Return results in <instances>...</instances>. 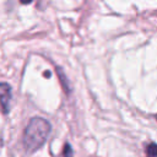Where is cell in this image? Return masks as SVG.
I'll list each match as a JSON object with an SVG mask.
<instances>
[{
  "mask_svg": "<svg viewBox=\"0 0 157 157\" xmlns=\"http://www.w3.org/2000/svg\"><path fill=\"white\" fill-rule=\"evenodd\" d=\"M146 157H157V144L150 142L146 146Z\"/></svg>",
  "mask_w": 157,
  "mask_h": 157,
  "instance_id": "3",
  "label": "cell"
},
{
  "mask_svg": "<svg viewBox=\"0 0 157 157\" xmlns=\"http://www.w3.org/2000/svg\"><path fill=\"white\" fill-rule=\"evenodd\" d=\"M155 118H156V119H157V115H156V117H155Z\"/></svg>",
  "mask_w": 157,
  "mask_h": 157,
  "instance_id": "6",
  "label": "cell"
},
{
  "mask_svg": "<svg viewBox=\"0 0 157 157\" xmlns=\"http://www.w3.org/2000/svg\"><path fill=\"white\" fill-rule=\"evenodd\" d=\"M32 1H33V0H20V2H21V4H25V5H26V4H29V2H32Z\"/></svg>",
  "mask_w": 157,
  "mask_h": 157,
  "instance_id": "5",
  "label": "cell"
},
{
  "mask_svg": "<svg viewBox=\"0 0 157 157\" xmlns=\"http://www.w3.org/2000/svg\"><path fill=\"white\" fill-rule=\"evenodd\" d=\"M63 156L64 157H74V152H72V148L69 144H65L64 146V152H63Z\"/></svg>",
  "mask_w": 157,
  "mask_h": 157,
  "instance_id": "4",
  "label": "cell"
},
{
  "mask_svg": "<svg viewBox=\"0 0 157 157\" xmlns=\"http://www.w3.org/2000/svg\"><path fill=\"white\" fill-rule=\"evenodd\" d=\"M11 87L6 82H0V107L4 114H7L10 110L11 103Z\"/></svg>",
  "mask_w": 157,
  "mask_h": 157,
  "instance_id": "2",
  "label": "cell"
},
{
  "mask_svg": "<svg viewBox=\"0 0 157 157\" xmlns=\"http://www.w3.org/2000/svg\"><path fill=\"white\" fill-rule=\"evenodd\" d=\"M50 124L48 120L36 117L32 118L23 132V146L27 152H34L39 150L47 141L50 134Z\"/></svg>",
  "mask_w": 157,
  "mask_h": 157,
  "instance_id": "1",
  "label": "cell"
}]
</instances>
